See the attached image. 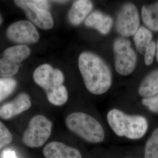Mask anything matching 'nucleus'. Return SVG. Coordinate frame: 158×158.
<instances>
[{
	"mask_svg": "<svg viewBox=\"0 0 158 158\" xmlns=\"http://www.w3.org/2000/svg\"><path fill=\"white\" fill-rule=\"evenodd\" d=\"M79 68L85 87L93 94L101 95L112 84V74L106 63L96 54L85 52L79 57Z\"/></svg>",
	"mask_w": 158,
	"mask_h": 158,
	"instance_id": "obj_1",
	"label": "nucleus"
},
{
	"mask_svg": "<svg viewBox=\"0 0 158 158\" xmlns=\"http://www.w3.org/2000/svg\"><path fill=\"white\" fill-rule=\"evenodd\" d=\"M107 121L117 135L130 139L141 138L147 132L148 123L141 115H130L118 109L111 110L107 114Z\"/></svg>",
	"mask_w": 158,
	"mask_h": 158,
	"instance_id": "obj_2",
	"label": "nucleus"
},
{
	"mask_svg": "<svg viewBox=\"0 0 158 158\" xmlns=\"http://www.w3.org/2000/svg\"><path fill=\"white\" fill-rule=\"evenodd\" d=\"M66 124L72 132L86 141L97 143L104 140L105 132L102 125L87 114L76 112L69 114Z\"/></svg>",
	"mask_w": 158,
	"mask_h": 158,
	"instance_id": "obj_3",
	"label": "nucleus"
},
{
	"mask_svg": "<svg viewBox=\"0 0 158 158\" xmlns=\"http://www.w3.org/2000/svg\"><path fill=\"white\" fill-rule=\"evenodd\" d=\"M52 128V122L45 116H34L23 134V143L29 148L42 147L50 137Z\"/></svg>",
	"mask_w": 158,
	"mask_h": 158,
	"instance_id": "obj_4",
	"label": "nucleus"
},
{
	"mask_svg": "<svg viewBox=\"0 0 158 158\" xmlns=\"http://www.w3.org/2000/svg\"><path fill=\"white\" fill-rule=\"evenodd\" d=\"M113 50L117 72L125 76L132 73L135 69L137 57L130 41L119 38L114 42Z\"/></svg>",
	"mask_w": 158,
	"mask_h": 158,
	"instance_id": "obj_5",
	"label": "nucleus"
},
{
	"mask_svg": "<svg viewBox=\"0 0 158 158\" xmlns=\"http://www.w3.org/2000/svg\"><path fill=\"white\" fill-rule=\"evenodd\" d=\"M139 15L136 6L133 4L128 3L121 8L118 13L116 29L123 36H134L139 28Z\"/></svg>",
	"mask_w": 158,
	"mask_h": 158,
	"instance_id": "obj_6",
	"label": "nucleus"
},
{
	"mask_svg": "<svg viewBox=\"0 0 158 158\" xmlns=\"http://www.w3.org/2000/svg\"><path fill=\"white\" fill-rule=\"evenodd\" d=\"M8 39L17 43L34 44L40 40V34L32 23L19 21L13 23L7 29Z\"/></svg>",
	"mask_w": 158,
	"mask_h": 158,
	"instance_id": "obj_7",
	"label": "nucleus"
},
{
	"mask_svg": "<svg viewBox=\"0 0 158 158\" xmlns=\"http://www.w3.org/2000/svg\"><path fill=\"white\" fill-rule=\"evenodd\" d=\"M14 2L25 11L29 19L40 28L49 30L53 27L54 20L49 11L34 6L31 1L18 0Z\"/></svg>",
	"mask_w": 158,
	"mask_h": 158,
	"instance_id": "obj_8",
	"label": "nucleus"
},
{
	"mask_svg": "<svg viewBox=\"0 0 158 158\" xmlns=\"http://www.w3.org/2000/svg\"><path fill=\"white\" fill-rule=\"evenodd\" d=\"M31 101L28 94L21 93L11 102L0 107V118L8 119L28 110Z\"/></svg>",
	"mask_w": 158,
	"mask_h": 158,
	"instance_id": "obj_9",
	"label": "nucleus"
},
{
	"mask_svg": "<svg viewBox=\"0 0 158 158\" xmlns=\"http://www.w3.org/2000/svg\"><path fill=\"white\" fill-rule=\"evenodd\" d=\"M45 158H82L79 150L60 142H51L43 150Z\"/></svg>",
	"mask_w": 158,
	"mask_h": 158,
	"instance_id": "obj_10",
	"label": "nucleus"
},
{
	"mask_svg": "<svg viewBox=\"0 0 158 158\" xmlns=\"http://www.w3.org/2000/svg\"><path fill=\"white\" fill-rule=\"evenodd\" d=\"M54 69L49 64H43L36 68L33 74L35 82L44 89L46 93L56 87L53 83Z\"/></svg>",
	"mask_w": 158,
	"mask_h": 158,
	"instance_id": "obj_11",
	"label": "nucleus"
},
{
	"mask_svg": "<svg viewBox=\"0 0 158 158\" xmlns=\"http://www.w3.org/2000/svg\"><path fill=\"white\" fill-rule=\"evenodd\" d=\"M111 17L107 15L102 12H93L85 20V25L97 29L103 35L108 34L113 26Z\"/></svg>",
	"mask_w": 158,
	"mask_h": 158,
	"instance_id": "obj_12",
	"label": "nucleus"
},
{
	"mask_svg": "<svg viewBox=\"0 0 158 158\" xmlns=\"http://www.w3.org/2000/svg\"><path fill=\"white\" fill-rule=\"evenodd\" d=\"M90 1H75L69 12V20L73 25H78L85 19L93 9Z\"/></svg>",
	"mask_w": 158,
	"mask_h": 158,
	"instance_id": "obj_13",
	"label": "nucleus"
},
{
	"mask_svg": "<svg viewBox=\"0 0 158 158\" xmlns=\"http://www.w3.org/2000/svg\"><path fill=\"white\" fill-rule=\"evenodd\" d=\"M138 92L141 96L145 98L158 94V69L148 74L142 80Z\"/></svg>",
	"mask_w": 158,
	"mask_h": 158,
	"instance_id": "obj_14",
	"label": "nucleus"
},
{
	"mask_svg": "<svg viewBox=\"0 0 158 158\" xmlns=\"http://www.w3.org/2000/svg\"><path fill=\"white\" fill-rule=\"evenodd\" d=\"M142 19L150 30L158 31V2L142 7Z\"/></svg>",
	"mask_w": 158,
	"mask_h": 158,
	"instance_id": "obj_15",
	"label": "nucleus"
},
{
	"mask_svg": "<svg viewBox=\"0 0 158 158\" xmlns=\"http://www.w3.org/2000/svg\"><path fill=\"white\" fill-rule=\"evenodd\" d=\"M30 49L27 46L17 45L6 49L4 52V57L18 64L29 56Z\"/></svg>",
	"mask_w": 158,
	"mask_h": 158,
	"instance_id": "obj_16",
	"label": "nucleus"
},
{
	"mask_svg": "<svg viewBox=\"0 0 158 158\" xmlns=\"http://www.w3.org/2000/svg\"><path fill=\"white\" fill-rule=\"evenodd\" d=\"M152 40V32L144 27H139L134 36L136 49L141 54H144L147 48L151 44Z\"/></svg>",
	"mask_w": 158,
	"mask_h": 158,
	"instance_id": "obj_17",
	"label": "nucleus"
},
{
	"mask_svg": "<svg viewBox=\"0 0 158 158\" xmlns=\"http://www.w3.org/2000/svg\"><path fill=\"white\" fill-rule=\"evenodd\" d=\"M46 93L48 101L53 105L61 106L68 101V90L63 85L56 87Z\"/></svg>",
	"mask_w": 158,
	"mask_h": 158,
	"instance_id": "obj_18",
	"label": "nucleus"
},
{
	"mask_svg": "<svg viewBox=\"0 0 158 158\" xmlns=\"http://www.w3.org/2000/svg\"><path fill=\"white\" fill-rule=\"evenodd\" d=\"M145 158H158V128L153 131L147 141L144 153Z\"/></svg>",
	"mask_w": 158,
	"mask_h": 158,
	"instance_id": "obj_19",
	"label": "nucleus"
},
{
	"mask_svg": "<svg viewBox=\"0 0 158 158\" xmlns=\"http://www.w3.org/2000/svg\"><path fill=\"white\" fill-rule=\"evenodd\" d=\"M18 70V64L4 57L0 59V77L2 78H10L16 74Z\"/></svg>",
	"mask_w": 158,
	"mask_h": 158,
	"instance_id": "obj_20",
	"label": "nucleus"
},
{
	"mask_svg": "<svg viewBox=\"0 0 158 158\" xmlns=\"http://www.w3.org/2000/svg\"><path fill=\"white\" fill-rule=\"evenodd\" d=\"M17 81L12 78H0V102L10 96L17 87Z\"/></svg>",
	"mask_w": 158,
	"mask_h": 158,
	"instance_id": "obj_21",
	"label": "nucleus"
},
{
	"mask_svg": "<svg viewBox=\"0 0 158 158\" xmlns=\"http://www.w3.org/2000/svg\"><path fill=\"white\" fill-rule=\"evenodd\" d=\"M12 141V135L9 130L0 121V150L10 144Z\"/></svg>",
	"mask_w": 158,
	"mask_h": 158,
	"instance_id": "obj_22",
	"label": "nucleus"
},
{
	"mask_svg": "<svg viewBox=\"0 0 158 158\" xmlns=\"http://www.w3.org/2000/svg\"><path fill=\"white\" fill-rule=\"evenodd\" d=\"M156 52V44L154 41H152L150 45L147 48L144 53L145 63L147 66L151 65L154 60V57Z\"/></svg>",
	"mask_w": 158,
	"mask_h": 158,
	"instance_id": "obj_23",
	"label": "nucleus"
},
{
	"mask_svg": "<svg viewBox=\"0 0 158 158\" xmlns=\"http://www.w3.org/2000/svg\"><path fill=\"white\" fill-rule=\"evenodd\" d=\"M142 102L152 112L158 113V94L151 97L144 98Z\"/></svg>",
	"mask_w": 158,
	"mask_h": 158,
	"instance_id": "obj_24",
	"label": "nucleus"
},
{
	"mask_svg": "<svg viewBox=\"0 0 158 158\" xmlns=\"http://www.w3.org/2000/svg\"><path fill=\"white\" fill-rule=\"evenodd\" d=\"M31 2L34 6L40 8V9L49 11L50 9V3L49 1L46 0H32Z\"/></svg>",
	"mask_w": 158,
	"mask_h": 158,
	"instance_id": "obj_25",
	"label": "nucleus"
},
{
	"mask_svg": "<svg viewBox=\"0 0 158 158\" xmlns=\"http://www.w3.org/2000/svg\"><path fill=\"white\" fill-rule=\"evenodd\" d=\"M2 158H18L16 155V153L12 149H6L3 151L2 153Z\"/></svg>",
	"mask_w": 158,
	"mask_h": 158,
	"instance_id": "obj_26",
	"label": "nucleus"
},
{
	"mask_svg": "<svg viewBox=\"0 0 158 158\" xmlns=\"http://www.w3.org/2000/svg\"><path fill=\"white\" fill-rule=\"evenodd\" d=\"M156 58L157 60V62H158V40L156 44Z\"/></svg>",
	"mask_w": 158,
	"mask_h": 158,
	"instance_id": "obj_27",
	"label": "nucleus"
},
{
	"mask_svg": "<svg viewBox=\"0 0 158 158\" xmlns=\"http://www.w3.org/2000/svg\"><path fill=\"white\" fill-rule=\"evenodd\" d=\"M54 2H58V3H65V2H67L68 1H55Z\"/></svg>",
	"mask_w": 158,
	"mask_h": 158,
	"instance_id": "obj_28",
	"label": "nucleus"
},
{
	"mask_svg": "<svg viewBox=\"0 0 158 158\" xmlns=\"http://www.w3.org/2000/svg\"><path fill=\"white\" fill-rule=\"evenodd\" d=\"M2 23V15L0 14V25H1V24Z\"/></svg>",
	"mask_w": 158,
	"mask_h": 158,
	"instance_id": "obj_29",
	"label": "nucleus"
}]
</instances>
